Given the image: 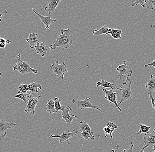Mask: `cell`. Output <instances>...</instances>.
<instances>
[{
	"mask_svg": "<svg viewBox=\"0 0 155 152\" xmlns=\"http://www.w3.org/2000/svg\"><path fill=\"white\" fill-rule=\"evenodd\" d=\"M127 60H125L116 69V71L120 73V75L118 76L120 77V79H121V78L124 75H127L128 77L131 76L133 70L130 69L129 67L127 65Z\"/></svg>",
	"mask_w": 155,
	"mask_h": 152,
	"instance_id": "obj_11",
	"label": "cell"
},
{
	"mask_svg": "<svg viewBox=\"0 0 155 152\" xmlns=\"http://www.w3.org/2000/svg\"><path fill=\"white\" fill-rule=\"evenodd\" d=\"M150 147H153V151L155 152V144H154L153 145V146H151Z\"/></svg>",
	"mask_w": 155,
	"mask_h": 152,
	"instance_id": "obj_40",
	"label": "cell"
},
{
	"mask_svg": "<svg viewBox=\"0 0 155 152\" xmlns=\"http://www.w3.org/2000/svg\"><path fill=\"white\" fill-rule=\"evenodd\" d=\"M54 102V105H55V109H56V112L58 113V111L62 110L61 106V103L62 101L60 100L59 98H55L53 99Z\"/></svg>",
	"mask_w": 155,
	"mask_h": 152,
	"instance_id": "obj_26",
	"label": "cell"
},
{
	"mask_svg": "<svg viewBox=\"0 0 155 152\" xmlns=\"http://www.w3.org/2000/svg\"><path fill=\"white\" fill-rule=\"evenodd\" d=\"M13 57L16 58V64L12 67L14 71H17L21 75H25L30 73L34 74L38 73L37 70L31 68L28 62L21 60L20 54H18L17 56H13Z\"/></svg>",
	"mask_w": 155,
	"mask_h": 152,
	"instance_id": "obj_2",
	"label": "cell"
},
{
	"mask_svg": "<svg viewBox=\"0 0 155 152\" xmlns=\"http://www.w3.org/2000/svg\"><path fill=\"white\" fill-rule=\"evenodd\" d=\"M16 124L13 123L6 122L0 119V139L2 140L7 135V130L8 129H13Z\"/></svg>",
	"mask_w": 155,
	"mask_h": 152,
	"instance_id": "obj_9",
	"label": "cell"
},
{
	"mask_svg": "<svg viewBox=\"0 0 155 152\" xmlns=\"http://www.w3.org/2000/svg\"><path fill=\"white\" fill-rule=\"evenodd\" d=\"M90 99L91 98H86L82 101H78L73 99L71 102L74 104L76 105L80 110H83L86 108H93L96 109L101 112V109L98 107L92 104L91 103L90 101Z\"/></svg>",
	"mask_w": 155,
	"mask_h": 152,
	"instance_id": "obj_6",
	"label": "cell"
},
{
	"mask_svg": "<svg viewBox=\"0 0 155 152\" xmlns=\"http://www.w3.org/2000/svg\"><path fill=\"white\" fill-rule=\"evenodd\" d=\"M3 17V15L0 13V22H2V20Z\"/></svg>",
	"mask_w": 155,
	"mask_h": 152,
	"instance_id": "obj_38",
	"label": "cell"
},
{
	"mask_svg": "<svg viewBox=\"0 0 155 152\" xmlns=\"http://www.w3.org/2000/svg\"><path fill=\"white\" fill-rule=\"evenodd\" d=\"M140 5L142 7L150 8V0H136L131 4V6L134 7L137 5Z\"/></svg>",
	"mask_w": 155,
	"mask_h": 152,
	"instance_id": "obj_23",
	"label": "cell"
},
{
	"mask_svg": "<svg viewBox=\"0 0 155 152\" xmlns=\"http://www.w3.org/2000/svg\"><path fill=\"white\" fill-rule=\"evenodd\" d=\"M140 129L139 131L136 133V134H141L142 133L149 134V130L150 129V127L147 126L146 125H143L142 123H140L139 125Z\"/></svg>",
	"mask_w": 155,
	"mask_h": 152,
	"instance_id": "obj_24",
	"label": "cell"
},
{
	"mask_svg": "<svg viewBox=\"0 0 155 152\" xmlns=\"http://www.w3.org/2000/svg\"><path fill=\"white\" fill-rule=\"evenodd\" d=\"M122 31L121 29H112L111 32V36L114 39H120L122 38L121 34Z\"/></svg>",
	"mask_w": 155,
	"mask_h": 152,
	"instance_id": "obj_25",
	"label": "cell"
},
{
	"mask_svg": "<svg viewBox=\"0 0 155 152\" xmlns=\"http://www.w3.org/2000/svg\"><path fill=\"white\" fill-rule=\"evenodd\" d=\"M104 133L105 134V137H106L107 135H110V137L111 138H112V133L114 131L112 130L110 128L107 127V126L104 127L103 129Z\"/></svg>",
	"mask_w": 155,
	"mask_h": 152,
	"instance_id": "obj_30",
	"label": "cell"
},
{
	"mask_svg": "<svg viewBox=\"0 0 155 152\" xmlns=\"http://www.w3.org/2000/svg\"><path fill=\"white\" fill-rule=\"evenodd\" d=\"M28 93H18L15 96V98H19V99L23 100L24 102H27V98Z\"/></svg>",
	"mask_w": 155,
	"mask_h": 152,
	"instance_id": "obj_29",
	"label": "cell"
},
{
	"mask_svg": "<svg viewBox=\"0 0 155 152\" xmlns=\"http://www.w3.org/2000/svg\"><path fill=\"white\" fill-rule=\"evenodd\" d=\"M106 126L110 128L112 130H115V129H117L118 126L115 124L111 122H109L106 124Z\"/></svg>",
	"mask_w": 155,
	"mask_h": 152,
	"instance_id": "obj_31",
	"label": "cell"
},
{
	"mask_svg": "<svg viewBox=\"0 0 155 152\" xmlns=\"http://www.w3.org/2000/svg\"><path fill=\"white\" fill-rule=\"evenodd\" d=\"M18 93H27L28 91V85L22 84L18 87Z\"/></svg>",
	"mask_w": 155,
	"mask_h": 152,
	"instance_id": "obj_27",
	"label": "cell"
},
{
	"mask_svg": "<svg viewBox=\"0 0 155 152\" xmlns=\"http://www.w3.org/2000/svg\"><path fill=\"white\" fill-rule=\"evenodd\" d=\"M11 41L9 40H6L3 38L0 37V44L1 43H5L6 44H9L10 43Z\"/></svg>",
	"mask_w": 155,
	"mask_h": 152,
	"instance_id": "obj_34",
	"label": "cell"
},
{
	"mask_svg": "<svg viewBox=\"0 0 155 152\" xmlns=\"http://www.w3.org/2000/svg\"><path fill=\"white\" fill-rule=\"evenodd\" d=\"M46 111L50 113H57L53 100H48L46 105Z\"/></svg>",
	"mask_w": 155,
	"mask_h": 152,
	"instance_id": "obj_22",
	"label": "cell"
},
{
	"mask_svg": "<svg viewBox=\"0 0 155 152\" xmlns=\"http://www.w3.org/2000/svg\"><path fill=\"white\" fill-rule=\"evenodd\" d=\"M70 31V29L68 28L67 29H62L61 30V34L55 41H53V44L49 47V50H55L58 47L62 51L65 49L68 50L72 45L73 40Z\"/></svg>",
	"mask_w": 155,
	"mask_h": 152,
	"instance_id": "obj_1",
	"label": "cell"
},
{
	"mask_svg": "<svg viewBox=\"0 0 155 152\" xmlns=\"http://www.w3.org/2000/svg\"><path fill=\"white\" fill-rule=\"evenodd\" d=\"M61 0H48V5L45 8V11H48L50 16L52 13L56 11V8Z\"/></svg>",
	"mask_w": 155,
	"mask_h": 152,
	"instance_id": "obj_15",
	"label": "cell"
},
{
	"mask_svg": "<svg viewBox=\"0 0 155 152\" xmlns=\"http://www.w3.org/2000/svg\"><path fill=\"white\" fill-rule=\"evenodd\" d=\"M102 90L105 94V96L104 99L108 100L109 101V104L112 103L116 106V108H117L120 111H122V110L120 108V106L118 105L117 102V94L114 92L112 89L110 90H107L104 88H102Z\"/></svg>",
	"mask_w": 155,
	"mask_h": 152,
	"instance_id": "obj_8",
	"label": "cell"
},
{
	"mask_svg": "<svg viewBox=\"0 0 155 152\" xmlns=\"http://www.w3.org/2000/svg\"><path fill=\"white\" fill-rule=\"evenodd\" d=\"M112 29L108 26H104L99 30L94 29L93 34L95 36L102 35L103 34L108 35L111 33Z\"/></svg>",
	"mask_w": 155,
	"mask_h": 152,
	"instance_id": "obj_19",
	"label": "cell"
},
{
	"mask_svg": "<svg viewBox=\"0 0 155 152\" xmlns=\"http://www.w3.org/2000/svg\"><path fill=\"white\" fill-rule=\"evenodd\" d=\"M134 146V144L133 142H130V146L129 149L128 150H126L124 149V152H133V149Z\"/></svg>",
	"mask_w": 155,
	"mask_h": 152,
	"instance_id": "obj_33",
	"label": "cell"
},
{
	"mask_svg": "<svg viewBox=\"0 0 155 152\" xmlns=\"http://www.w3.org/2000/svg\"><path fill=\"white\" fill-rule=\"evenodd\" d=\"M150 27L151 28H155V25H151Z\"/></svg>",
	"mask_w": 155,
	"mask_h": 152,
	"instance_id": "obj_41",
	"label": "cell"
},
{
	"mask_svg": "<svg viewBox=\"0 0 155 152\" xmlns=\"http://www.w3.org/2000/svg\"><path fill=\"white\" fill-rule=\"evenodd\" d=\"M62 112L61 115H62V118L65 122L67 125H69L71 124L73 120L77 118V116L71 113V115L69 114L70 111L72 110V108L70 106H61Z\"/></svg>",
	"mask_w": 155,
	"mask_h": 152,
	"instance_id": "obj_7",
	"label": "cell"
},
{
	"mask_svg": "<svg viewBox=\"0 0 155 152\" xmlns=\"http://www.w3.org/2000/svg\"><path fill=\"white\" fill-rule=\"evenodd\" d=\"M41 97V95H40L38 97H34L31 94L28 93L27 97L28 98L27 105L24 111L27 113H31L32 115H35V109Z\"/></svg>",
	"mask_w": 155,
	"mask_h": 152,
	"instance_id": "obj_5",
	"label": "cell"
},
{
	"mask_svg": "<svg viewBox=\"0 0 155 152\" xmlns=\"http://www.w3.org/2000/svg\"><path fill=\"white\" fill-rule=\"evenodd\" d=\"M150 66H153L155 69V59L153 61V62H152V63L148 64H145L144 66H145V68H148V67Z\"/></svg>",
	"mask_w": 155,
	"mask_h": 152,
	"instance_id": "obj_35",
	"label": "cell"
},
{
	"mask_svg": "<svg viewBox=\"0 0 155 152\" xmlns=\"http://www.w3.org/2000/svg\"><path fill=\"white\" fill-rule=\"evenodd\" d=\"M2 73H1V72H0V76H2Z\"/></svg>",
	"mask_w": 155,
	"mask_h": 152,
	"instance_id": "obj_43",
	"label": "cell"
},
{
	"mask_svg": "<svg viewBox=\"0 0 155 152\" xmlns=\"http://www.w3.org/2000/svg\"><path fill=\"white\" fill-rule=\"evenodd\" d=\"M80 132H81V136L84 138V140H87L90 138L91 140H93V138L88 132L85 130L80 131Z\"/></svg>",
	"mask_w": 155,
	"mask_h": 152,
	"instance_id": "obj_28",
	"label": "cell"
},
{
	"mask_svg": "<svg viewBox=\"0 0 155 152\" xmlns=\"http://www.w3.org/2000/svg\"><path fill=\"white\" fill-rule=\"evenodd\" d=\"M148 94L149 95V98H148L152 103H153L154 98L153 97V93L155 92V77H154L153 75H150V78L148 81L147 84L145 85Z\"/></svg>",
	"mask_w": 155,
	"mask_h": 152,
	"instance_id": "obj_12",
	"label": "cell"
},
{
	"mask_svg": "<svg viewBox=\"0 0 155 152\" xmlns=\"http://www.w3.org/2000/svg\"><path fill=\"white\" fill-rule=\"evenodd\" d=\"M28 91H30L31 93H37L38 92V89L39 90H41L42 89V86L40 84L36 83L35 82L29 84H28Z\"/></svg>",
	"mask_w": 155,
	"mask_h": 152,
	"instance_id": "obj_21",
	"label": "cell"
},
{
	"mask_svg": "<svg viewBox=\"0 0 155 152\" xmlns=\"http://www.w3.org/2000/svg\"><path fill=\"white\" fill-rule=\"evenodd\" d=\"M6 44H5V43H1L0 44V48H5V47H6Z\"/></svg>",
	"mask_w": 155,
	"mask_h": 152,
	"instance_id": "obj_36",
	"label": "cell"
},
{
	"mask_svg": "<svg viewBox=\"0 0 155 152\" xmlns=\"http://www.w3.org/2000/svg\"><path fill=\"white\" fill-rule=\"evenodd\" d=\"M55 63H53L51 66L50 68L55 73V76L58 78L63 80L64 78V73L68 71L67 68V65L65 64V60H64L62 63L61 64H58L59 62L57 60L55 59Z\"/></svg>",
	"mask_w": 155,
	"mask_h": 152,
	"instance_id": "obj_4",
	"label": "cell"
},
{
	"mask_svg": "<svg viewBox=\"0 0 155 152\" xmlns=\"http://www.w3.org/2000/svg\"><path fill=\"white\" fill-rule=\"evenodd\" d=\"M78 126H79V128H80V131L85 130L88 132L90 133L91 137L93 138V140H94L95 138L93 135L94 132H93L92 130L90 128V127L89 126L87 122L83 121H81L78 124Z\"/></svg>",
	"mask_w": 155,
	"mask_h": 152,
	"instance_id": "obj_20",
	"label": "cell"
},
{
	"mask_svg": "<svg viewBox=\"0 0 155 152\" xmlns=\"http://www.w3.org/2000/svg\"><path fill=\"white\" fill-rule=\"evenodd\" d=\"M140 152H145V150H144V149H141V151Z\"/></svg>",
	"mask_w": 155,
	"mask_h": 152,
	"instance_id": "obj_42",
	"label": "cell"
},
{
	"mask_svg": "<svg viewBox=\"0 0 155 152\" xmlns=\"http://www.w3.org/2000/svg\"><path fill=\"white\" fill-rule=\"evenodd\" d=\"M80 132V131H75L74 130H73L72 132H70L69 130H68L67 129L61 135H51L49 136V138H60L59 142V143L61 144V145H63V143L65 141H67L68 144H70V143L69 142V139H70V138L73 136L74 135L76 134L78 132Z\"/></svg>",
	"mask_w": 155,
	"mask_h": 152,
	"instance_id": "obj_10",
	"label": "cell"
},
{
	"mask_svg": "<svg viewBox=\"0 0 155 152\" xmlns=\"http://www.w3.org/2000/svg\"><path fill=\"white\" fill-rule=\"evenodd\" d=\"M127 79L129 81V83L127 84L126 82H124L121 84L120 87L121 88V100L118 105L120 106L123 102L127 100H130L133 98L132 91L131 90L130 86L132 83V80L127 77Z\"/></svg>",
	"mask_w": 155,
	"mask_h": 152,
	"instance_id": "obj_3",
	"label": "cell"
},
{
	"mask_svg": "<svg viewBox=\"0 0 155 152\" xmlns=\"http://www.w3.org/2000/svg\"><path fill=\"white\" fill-rule=\"evenodd\" d=\"M119 149V145H117L116 146V150H112V152H117Z\"/></svg>",
	"mask_w": 155,
	"mask_h": 152,
	"instance_id": "obj_37",
	"label": "cell"
},
{
	"mask_svg": "<svg viewBox=\"0 0 155 152\" xmlns=\"http://www.w3.org/2000/svg\"><path fill=\"white\" fill-rule=\"evenodd\" d=\"M150 5L149 9L150 10H153L155 9V1L150 0Z\"/></svg>",
	"mask_w": 155,
	"mask_h": 152,
	"instance_id": "obj_32",
	"label": "cell"
},
{
	"mask_svg": "<svg viewBox=\"0 0 155 152\" xmlns=\"http://www.w3.org/2000/svg\"><path fill=\"white\" fill-rule=\"evenodd\" d=\"M143 141L144 144H143L142 149L144 150L148 147H151L155 144V129L151 133L145 134Z\"/></svg>",
	"mask_w": 155,
	"mask_h": 152,
	"instance_id": "obj_13",
	"label": "cell"
},
{
	"mask_svg": "<svg viewBox=\"0 0 155 152\" xmlns=\"http://www.w3.org/2000/svg\"><path fill=\"white\" fill-rule=\"evenodd\" d=\"M152 106H153V108H154L155 110V98H154L153 102L152 104Z\"/></svg>",
	"mask_w": 155,
	"mask_h": 152,
	"instance_id": "obj_39",
	"label": "cell"
},
{
	"mask_svg": "<svg viewBox=\"0 0 155 152\" xmlns=\"http://www.w3.org/2000/svg\"><path fill=\"white\" fill-rule=\"evenodd\" d=\"M32 11H34V13L40 18V19L41 20L42 23L45 26L46 29H48L50 28V25L51 24L57 22V20H53V19H51L50 16H45L39 14L37 12L35 8H32Z\"/></svg>",
	"mask_w": 155,
	"mask_h": 152,
	"instance_id": "obj_14",
	"label": "cell"
},
{
	"mask_svg": "<svg viewBox=\"0 0 155 152\" xmlns=\"http://www.w3.org/2000/svg\"><path fill=\"white\" fill-rule=\"evenodd\" d=\"M36 52L37 54L41 56V57H44L47 54L48 48L44 42H41V43H38L36 46L35 47Z\"/></svg>",
	"mask_w": 155,
	"mask_h": 152,
	"instance_id": "obj_18",
	"label": "cell"
},
{
	"mask_svg": "<svg viewBox=\"0 0 155 152\" xmlns=\"http://www.w3.org/2000/svg\"><path fill=\"white\" fill-rule=\"evenodd\" d=\"M97 87H104V88H111L112 90H121V88H118V86L115 85L114 83H111V82H108L102 79L101 81H98L96 82Z\"/></svg>",
	"mask_w": 155,
	"mask_h": 152,
	"instance_id": "obj_17",
	"label": "cell"
},
{
	"mask_svg": "<svg viewBox=\"0 0 155 152\" xmlns=\"http://www.w3.org/2000/svg\"><path fill=\"white\" fill-rule=\"evenodd\" d=\"M26 41L29 43L31 48H35V47L39 43L38 34L35 32L29 33L28 38L26 39Z\"/></svg>",
	"mask_w": 155,
	"mask_h": 152,
	"instance_id": "obj_16",
	"label": "cell"
}]
</instances>
